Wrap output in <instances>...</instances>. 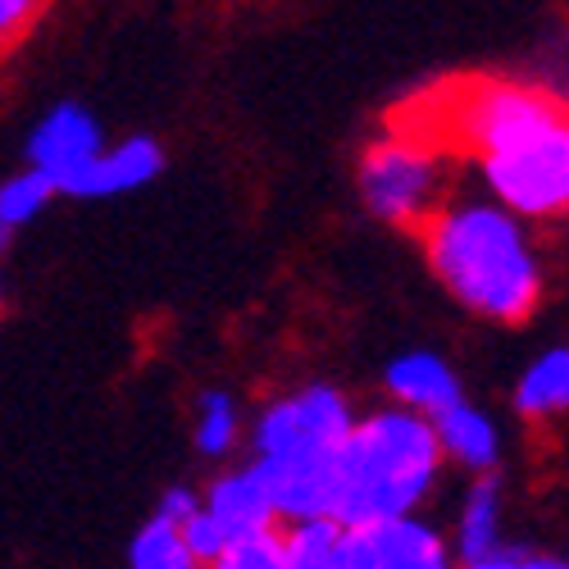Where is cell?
I'll return each mask as SVG.
<instances>
[{
  "label": "cell",
  "instance_id": "603a6c76",
  "mask_svg": "<svg viewBox=\"0 0 569 569\" xmlns=\"http://www.w3.org/2000/svg\"><path fill=\"white\" fill-rule=\"evenodd\" d=\"M201 501L192 497V492H187V488H173V492H164V501H160V515L164 519H173V525H182V519L187 515H192Z\"/></svg>",
  "mask_w": 569,
  "mask_h": 569
},
{
  "label": "cell",
  "instance_id": "e0dca14e",
  "mask_svg": "<svg viewBox=\"0 0 569 569\" xmlns=\"http://www.w3.org/2000/svg\"><path fill=\"white\" fill-rule=\"evenodd\" d=\"M132 565L137 569H192V551H187L182 529L173 519L156 515L151 525L132 538Z\"/></svg>",
  "mask_w": 569,
  "mask_h": 569
},
{
  "label": "cell",
  "instance_id": "8992f818",
  "mask_svg": "<svg viewBox=\"0 0 569 569\" xmlns=\"http://www.w3.org/2000/svg\"><path fill=\"white\" fill-rule=\"evenodd\" d=\"M442 538L415 515H383L365 525H342L333 569H442Z\"/></svg>",
  "mask_w": 569,
  "mask_h": 569
},
{
  "label": "cell",
  "instance_id": "d6986e66",
  "mask_svg": "<svg viewBox=\"0 0 569 569\" xmlns=\"http://www.w3.org/2000/svg\"><path fill=\"white\" fill-rule=\"evenodd\" d=\"M232 438H237V410H232V401H228L223 392H210V397L201 401L197 447H201L206 456H223V451L232 447Z\"/></svg>",
  "mask_w": 569,
  "mask_h": 569
},
{
  "label": "cell",
  "instance_id": "2e32d148",
  "mask_svg": "<svg viewBox=\"0 0 569 569\" xmlns=\"http://www.w3.org/2000/svg\"><path fill=\"white\" fill-rule=\"evenodd\" d=\"M51 197H56V182L41 169H28V173H19V178H10L6 187H0V247H10L14 228L37 219L46 206H51Z\"/></svg>",
  "mask_w": 569,
  "mask_h": 569
},
{
  "label": "cell",
  "instance_id": "277c9868",
  "mask_svg": "<svg viewBox=\"0 0 569 569\" xmlns=\"http://www.w3.org/2000/svg\"><path fill=\"white\" fill-rule=\"evenodd\" d=\"M483 182L492 187L497 206L525 219H551L569 201V123L547 119L519 132L506 147L479 156Z\"/></svg>",
  "mask_w": 569,
  "mask_h": 569
},
{
  "label": "cell",
  "instance_id": "ac0fdd59",
  "mask_svg": "<svg viewBox=\"0 0 569 569\" xmlns=\"http://www.w3.org/2000/svg\"><path fill=\"white\" fill-rule=\"evenodd\" d=\"M219 569H282V533H278V519L273 525H260L242 538H232L219 560Z\"/></svg>",
  "mask_w": 569,
  "mask_h": 569
},
{
  "label": "cell",
  "instance_id": "5bb4252c",
  "mask_svg": "<svg viewBox=\"0 0 569 569\" xmlns=\"http://www.w3.org/2000/svg\"><path fill=\"white\" fill-rule=\"evenodd\" d=\"M342 525L333 515H301L282 533V569H333Z\"/></svg>",
  "mask_w": 569,
  "mask_h": 569
},
{
  "label": "cell",
  "instance_id": "8fae6325",
  "mask_svg": "<svg viewBox=\"0 0 569 569\" xmlns=\"http://www.w3.org/2000/svg\"><path fill=\"white\" fill-rule=\"evenodd\" d=\"M388 392L406 406V410H419V415H438L442 406H451L460 397V383L442 356H429V351H415V356H401L392 369H388Z\"/></svg>",
  "mask_w": 569,
  "mask_h": 569
},
{
  "label": "cell",
  "instance_id": "7c38bea8",
  "mask_svg": "<svg viewBox=\"0 0 569 569\" xmlns=\"http://www.w3.org/2000/svg\"><path fill=\"white\" fill-rule=\"evenodd\" d=\"M201 510L223 529L228 542L242 538V533H251V529H260V525H273V519H278L273 506H269V497H264V488H260V479H256L251 469L223 473V479L210 488V497H206Z\"/></svg>",
  "mask_w": 569,
  "mask_h": 569
},
{
  "label": "cell",
  "instance_id": "3957f363",
  "mask_svg": "<svg viewBox=\"0 0 569 569\" xmlns=\"http://www.w3.org/2000/svg\"><path fill=\"white\" fill-rule=\"evenodd\" d=\"M360 192L378 219L419 232L451 197V156L392 132L360 160Z\"/></svg>",
  "mask_w": 569,
  "mask_h": 569
},
{
  "label": "cell",
  "instance_id": "44dd1931",
  "mask_svg": "<svg viewBox=\"0 0 569 569\" xmlns=\"http://www.w3.org/2000/svg\"><path fill=\"white\" fill-rule=\"evenodd\" d=\"M560 560L556 556H542V551H519V547H492L483 560H479V569H556Z\"/></svg>",
  "mask_w": 569,
  "mask_h": 569
},
{
  "label": "cell",
  "instance_id": "9c48e42d",
  "mask_svg": "<svg viewBox=\"0 0 569 569\" xmlns=\"http://www.w3.org/2000/svg\"><path fill=\"white\" fill-rule=\"evenodd\" d=\"M164 156L151 137H132L114 151H97L73 178L64 192L73 197H119V192H132V187H147L156 173H160Z\"/></svg>",
  "mask_w": 569,
  "mask_h": 569
},
{
  "label": "cell",
  "instance_id": "9a60e30c",
  "mask_svg": "<svg viewBox=\"0 0 569 569\" xmlns=\"http://www.w3.org/2000/svg\"><path fill=\"white\" fill-rule=\"evenodd\" d=\"M497 510H501L497 483H492V479H479V483L469 488V501H465V515H460V560H465V565H479V560L501 542V533H497Z\"/></svg>",
  "mask_w": 569,
  "mask_h": 569
},
{
  "label": "cell",
  "instance_id": "5b68a950",
  "mask_svg": "<svg viewBox=\"0 0 569 569\" xmlns=\"http://www.w3.org/2000/svg\"><path fill=\"white\" fill-rule=\"evenodd\" d=\"M351 406L333 388H306L288 401L264 410L256 429V451L260 460H310L328 456L351 429Z\"/></svg>",
  "mask_w": 569,
  "mask_h": 569
},
{
  "label": "cell",
  "instance_id": "4fadbf2b",
  "mask_svg": "<svg viewBox=\"0 0 569 569\" xmlns=\"http://www.w3.org/2000/svg\"><path fill=\"white\" fill-rule=\"evenodd\" d=\"M565 401H569V351L556 347L542 360H533L529 373L519 378L515 406L525 410L529 419H547V415H560Z\"/></svg>",
  "mask_w": 569,
  "mask_h": 569
},
{
  "label": "cell",
  "instance_id": "30bf717a",
  "mask_svg": "<svg viewBox=\"0 0 569 569\" xmlns=\"http://www.w3.org/2000/svg\"><path fill=\"white\" fill-rule=\"evenodd\" d=\"M433 423V433H438V447L447 456H456L465 469H492L497 456H501V438H497V423L483 415V410H473L465 406L460 397L451 406H442L438 415H429Z\"/></svg>",
  "mask_w": 569,
  "mask_h": 569
},
{
  "label": "cell",
  "instance_id": "6da1fadb",
  "mask_svg": "<svg viewBox=\"0 0 569 569\" xmlns=\"http://www.w3.org/2000/svg\"><path fill=\"white\" fill-rule=\"evenodd\" d=\"M433 273L456 301L501 323H525L542 301V264L519 214L492 201L442 206L419 228Z\"/></svg>",
  "mask_w": 569,
  "mask_h": 569
},
{
  "label": "cell",
  "instance_id": "52a82bcc",
  "mask_svg": "<svg viewBox=\"0 0 569 569\" xmlns=\"http://www.w3.org/2000/svg\"><path fill=\"white\" fill-rule=\"evenodd\" d=\"M97 151H101V128H97V119H91L87 110H78V106H60L28 141L32 169H41L46 178H51L56 192H64L69 178Z\"/></svg>",
  "mask_w": 569,
  "mask_h": 569
},
{
  "label": "cell",
  "instance_id": "7a4b0ae2",
  "mask_svg": "<svg viewBox=\"0 0 569 569\" xmlns=\"http://www.w3.org/2000/svg\"><path fill=\"white\" fill-rule=\"evenodd\" d=\"M438 433L419 410H378L365 423H351L333 447V488L328 515L338 525H365L383 515H410L438 479Z\"/></svg>",
  "mask_w": 569,
  "mask_h": 569
},
{
  "label": "cell",
  "instance_id": "7402d4cb",
  "mask_svg": "<svg viewBox=\"0 0 569 569\" xmlns=\"http://www.w3.org/2000/svg\"><path fill=\"white\" fill-rule=\"evenodd\" d=\"M37 6H41V0H0V46L14 41L28 28V19L37 14Z\"/></svg>",
  "mask_w": 569,
  "mask_h": 569
},
{
  "label": "cell",
  "instance_id": "ffe728a7",
  "mask_svg": "<svg viewBox=\"0 0 569 569\" xmlns=\"http://www.w3.org/2000/svg\"><path fill=\"white\" fill-rule=\"evenodd\" d=\"M178 529H182V542H187V551H192V565H214V560H219V551L228 547L223 529L214 525V519H210L201 506H197L192 515H187Z\"/></svg>",
  "mask_w": 569,
  "mask_h": 569
},
{
  "label": "cell",
  "instance_id": "ba28073f",
  "mask_svg": "<svg viewBox=\"0 0 569 569\" xmlns=\"http://www.w3.org/2000/svg\"><path fill=\"white\" fill-rule=\"evenodd\" d=\"M256 479L278 519L328 515V488H333V451L310 460H256Z\"/></svg>",
  "mask_w": 569,
  "mask_h": 569
}]
</instances>
